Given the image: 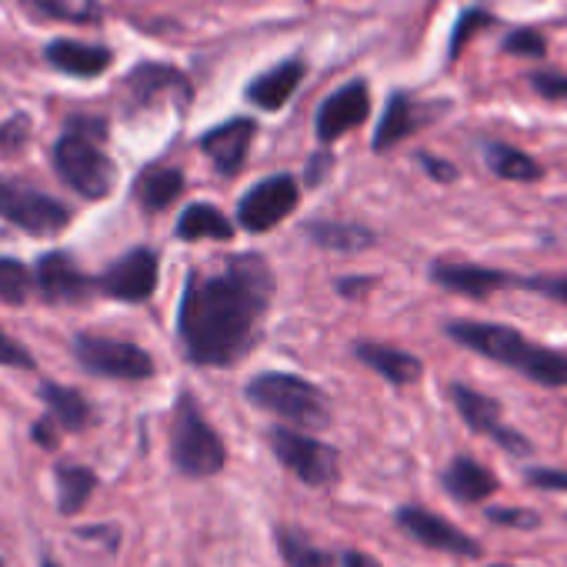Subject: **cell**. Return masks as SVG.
Instances as JSON below:
<instances>
[{"instance_id":"obj_25","label":"cell","mask_w":567,"mask_h":567,"mask_svg":"<svg viewBox=\"0 0 567 567\" xmlns=\"http://www.w3.org/2000/svg\"><path fill=\"white\" fill-rule=\"evenodd\" d=\"M484 161H487V167L497 174V177H504V181H514V184H530V181H540L544 177V171H540V164L530 157V154H524V151H517V147H511V144H501V141H484Z\"/></svg>"},{"instance_id":"obj_28","label":"cell","mask_w":567,"mask_h":567,"mask_svg":"<svg viewBox=\"0 0 567 567\" xmlns=\"http://www.w3.org/2000/svg\"><path fill=\"white\" fill-rule=\"evenodd\" d=\"M21 8L41 21H64V24H97L101 11L91 0H21Z\"/></svg>"},{"instance_id":"obj_20","label":"cell","mask_w":567,"mask_h":567,"mask_svg":"<svg viewBox=\"0 0 567 567\" xmlns=\"http://www.w3.org/2000/svg\"><path fill=\"white\" fill-rule=\"evenodd\" d=\"M124 91L131 97V107H144L151 104L157 94H181V97H190V87H187V78L174 68H164V64H141L127 81H124Z\"/></svg>"},{"instance_id":"obj_40","label":"cell","mask_w":567,"mask_h":567,"mask_svg":"<svg viewBox=\"0 0 567 567\" xmlns=\"http://www.w3.org/2000/svg\"><path fill=\"white\" fill-rule=\"evenodd\" d=\"M491 520H504L507 527H537L540 517L537 514H527V511H491Z\"/></svg>"},{"instance_id":"obj_27","label":"cell","mask_w":567,"mask_h":567,"mask_svg":"<svg viewBox=\"0 0 567 567\" xmlns=\"http://www.w3.org/2000/svg\"><path fill=\"white\" fill-rule=\"evenodd\" d=\"M177 237L181 240H230L234 237V224L214 207V204H190L181 217H177Z\"/></svg>"},{"instance_id":"obj_12","label":"cell","mask_w":567,"mask_h":567,"mask_svg":"<svg viewBox=\"0 0 567 567\" xmlns=\"http://www.w3.org/2000/svg\"><path fill=\"white\" fill-rule=\"evenodd\" d=\"M371 114V94L364 81H351L344 87H338L318 111L315 131L321 137V144H334L341 134L361 127Z\"/></svg>"},{"instance_id":"obj_42","label":"cell","mask_w":567,"mask_h":567,"mask_svg":"<svg viewBox=\"0 0 567 567\" xmlns=\"http://www.w3.org/2000/svg\"><path fill=\"white\" fill-rule=\"evenodd\" d=\"M341 567H381V564H378L374 557L361 554V550H348L344 560H341Z\"/></svg>"},{"instance_id":"obj_17","label":"cell","mask_w":567,"mask_h":567,"mask_svg":"<svg viewBox=\"0 0 567 567\" xmlns=\"http://www.w3.org/2000/svg\"><path fill=\"white\" fill-rule=\"evenodd\" d=\"M44 61L71 78H97L114 64V51L104 44H84L71 38H58L44 48Z\"/></svg>"},{"instance_id":"obj_41","label":"cell","mask_w":567,"mask_h":567,"mask_svg":"<svg viewBox=\"0 0 567 567\" xmlns=\"http://www.w3.org/2000/svg\"><path fill=\"white\" fill-rule=\"evenodd\" d=\"M421 164H424V171H427L434 181H454V177H457V167H454V164H447V161H441V157H427V154H421Z\"/></svg>"},{"instance_id":"obj_43","label":"cell","mask_w":567,"mask_h":567,"mask_svg":"<svg viewBox=\"0 0 567 567\" xmlns=\"http://www.w3.org/2000/svg\"><path fill=\"white\" fill-rule=\"evenodd\" d=\"M41 567H61V564H58L54 557H48V554H44V557H41Z\"/></svg>"},{"instance_id":"obj_36","label":"cell","mask_w":567,"mask_h":567,"mask_svg":"<svg viewBox=\"0 0 567 567\" xmlns=\"http://www.w3.org/2000/svg\"><path fill=\"white\" fill-rule=\"evenodd\" d=\"M524 291H537L550 301H560L567 305V277H524L520 280Z\"/></svg>"},{"instance_id":"obj_21","label":"cell","mask_w":567,"mask_h":567,"mask_svg":"<svg viewBox=\"0 0 567 567\" xmlns=\"http://www.w3.org/2000/svg\"><path fill=\"white\" fill-rule=\"evenodd\" d=\"M41 401L48 404V414L61 424V431L78 434V431L91 427V421H94L91 401L78 388L58 384V381H44L41 384Z\"/></svg>"},{"instance_id":"obj_4","label":"cell","mask_w":567,"mask_h":567,"mask_svg":"<svg viewBox=\"0 0 567 567\" xmlns=\"http://www.w3.org/2000/svg\"><path fill=\"white\" fill-rule=\"evenodd\" d=\"M171 461L184 477H214L227 464L220 434L207 424L194 394H181L171 421Z\"/></svg>"},{"instance_id":"obj_15","label":"cell","mask_w":567,"mask_h":567,"mask_svg":"<svg viewBox=\"0 0 567 567\" xmlns=\"http://www.w3.org/2000/svg\"><path fill=\"white\" fill-rule=\"evenodd\" d=\"M434 280L447 291H457L464 298L484 301L501 288H520L524 277H514L497 267H481V264H434Z\"/></svg>"},{"instance_id":"obj_8","label":"cell","mask_w":567,"mask_h":567,"mask_svg":"<svg viewBox=\"0 0 567 567\" xmlns=\"http://www.w3.org/2000/svg\"><path fill=\"white\" fill-rule=\"evenodd\" d=\"M0 217L28 234H58L71 224V210L28 184L0 177Z\"/></svg>"},{"instance_id":"obj_39","label":"cell","mask_w":567,"mask_h":567,"mask_svg":"<svg viewBox=\"0 0 567 567\" xmlns=\"http://www.w3.org/2000/svg\"><path fill=\"white\" fill-rule=\"evenodd\" d=\"M31 437L41 444V447H48V451H54L58 447V441H61V424L48 414V417H41L34 427H31Z\"/></svg>"},{"instance_id":"obj_26","label":"cell","mask_w":567,"mask_h":567,"mask_svg":"<svg viewBox=\"0 0 567 567\" xmlns=\"http://www.w3.org/2000/svg\"><path fill=\"white\" fill-rule=\"evenodd\" d=\"M181 190H184V174L174 171V167H147L134 184V194H137L141 207L151 210V214L171 207L181 197Z\"/></svg>"},{"instance_id":"obj_6","label":"cell","mask_w":567,"mask_h":567,"mask_svg":"<svg viewBox=\"0 0 567 567\" xmlns=\"http://www.w3.org/2000/svg\"><path fill=\"white\" fill-rule=\"evenodd\" d=\"M71 354L94 378H107V381H147V378H154V358L131 341L101 338V334H78L71 341Z\"/></svg>"},{"instance_id":"obj_11","label":"cell","mask_w":567,"mask_h":567,"mask_svg":"<svg viewBox=\"0 0 567 567\" xmlns=\"http://www.w3.org/2000/svg\"><path fill=\"white\" fill-rule=\"evenodd\" d=\"M38 280V291L48 305H81L87 301V295L97 288V280H91L71 254L64 250H51L38 260L34 270Z\"/></svg>"},{"instance_id":"obj_33","label":"cell","mask_w":567,"mask_h":567,"mask_svg":"<svg viewBox=\"0 0 567 567\" xmlns=\"http://www.w3.org/2000/svg\"><path fill=\"white\" fill-rule=\"evenodd\" d=\"M0 368H21V371H34L38 368L34 354L21 341H14L4 328H0Z\"/></svg>"},{"instance_id":"obj_29","label":"cell","mask_w":567,"mask_h":567,"mask_svg":"<svg viewBox=\"0 0 567 567\" xmlns=\"http://www.w3.org/2000/svg\"><path fill=\"white\" fill-rule=\"evenodd\" d=\"M308 234L321 244V247H331V250H364L374 244L371 230L358 227V224H334V220H324V224H311Z\"/></svg>"},{"instance_id":"obj_10","label":"cell","mask_w":567,"mask_h":567,"mask_svg":"<svg viewBox=\"0 0 567 567\" xmlns=\"http://www.w3.org/2000/svg\"><path fill=\"white\" fill-rule=\"evenodd\" d=\"M157 267L161 260L151 247H134L101 274L97 288L114 301L144 305L157 291Z\"/></svg>"},{"instance_id":"obj_23","label":"cell","mask_w":567,"mask_h":567,"mask_svg":"<svg viewBox=\"0 0 567 567\" xmlns=\"http://www.w3.org/2000/svg\"><path fill=\"white\" fill-rule=\"evenodd\" d=\"M97 474L84 464H68L61 461L54 467V491H58V514L61 517H74L87 507L91 494L97 491Z\"/></svg>"},{"instance_id":"obj_7","label":"cell","mask_w":567,"mask_h":567,"mask_svg":"<svg viewBox=\"0 0 567 567\" xmlns=\"http://www.w3.org/2000/svg\"><path fill=\"white\" fill-rule=\"evenodd\" d=\"M267 441H270V451L277 454V461L295 477H301L305 484L324 487V484L338 481V451L331 444L315 441L295 427H270Z\"/></svg>"},{"instance_id":"obj_35","label":"cell","mask_w":567,"mask_h":567,"mask_svg":"<svg viewBox=\"0 0 567 567\" xmlns=\"http://www.w3.org/2000/svg\"><path fill=\"white\" fill-rule=\"evenodd\" d=\"M484 24H491V14H487V11H481V8L467 11V14L457 21V28H454V38H451V58H457V54L464 51V44L471 41V34H474L477 28H484Z\"/></svg>"},{"instance_id":"obj_24","label":"cell","mask_w":567,"mask_h":567,"mask_svg":"<svg viewBox=\"0 0 567 567\" xmlns=\"http://www.w3.org/2000/svg\"><path fill=\"white\" fill-rule=\"evenodd\" d=\"M421 124V107L408 97V94H394L384 107V117L378 124L374 134V151H391L394 144H401L408 134H414Z\"/></svg>"},{"instance_id":"obj_18","label":"cell","mask_w":567,"mask_h":567,"mask_svg":"<svg viewBox=\"0 0 567 567\" xmlns=\"http://www.w3.org/2000/svg\"><path fill=\"white\" fill-rule=\"evenodd\" d=\"M305 74H308V64L301 58H288L284 64L270 68L267 74L254 78V84L247 87V101L260 111H280L295 97Z\"/></svg>"},{"instance_id":"obj_22","label":"cell","mask_w":567,"mask_h":567,"mask_svg":"<svg viewBox=\"0 0 567 567\" xmlns=\"http://www.w3.org/2000/svg\"><path fill=\"white\" fill-rule=\"evenodd\" d=\"M354 354H358V361L361 364H368L371 371H378L381 378H388L391 384H414V381H421V361L414 358V354H408V351H398V348H388V344H371V341H364V344H358L354 348Z\"/></svg>"},{"instance_id":"obj_34","label":"cell","mask_w":567,"mask_h":567,"mask_svg":"<svg viewBox=\"0 0 567 567\" xmlns=\"http://www.w3.org/2000/svg\"><path fill=\"white\" fill-rule=\"evenodd\" d=\"M31 134V117L28 114H14L11 121L0 124V154H14L18 147L28 144Z\"/></svg>"},{"instance_id":"obj_5","label":"cell","mask_w":567,"mask_h":567,"mask_svg":"<svg viewBox=\"0 0 567 567\" xmlns=\"http://www.w3.org/2000/svg\"><path fill=\"white\" fill-rule=\"evenodd\" d=\"M247 398L284 417L295 427H328L331 424V404L324 398L321 388H315L311 381L298 378V374H284V371H267V374H257L250 384H247Z\"/></svg>"},{"instance_id":"obj_16","label":"cell","mask_w":567,"mask_h":567,"mask_svg":"<svg viewBox=\"0 0 567 567\" xmlns=\"http://www.w3.org/2000/svg\"><path fill=\"white\" fill-rule=\"evenodd\" d=\"M254 134H257V124L250 117H234V121L207 131L200 137V151L210 157V164L217 167V174L234 177L244 167V157L250 151Z\"/></svg>"},{"instance_id":"obj_9","label":"cell","mask_w":567,"mask_h":567,"mask_svg":"<svg viewBox=\"0 0 567 567\" xmlns=\"http://www.w3.org/2000/svg\"><path fill=\"white\" fill-rule=\"evenodd\" d=\"M301 200V187L291 174H274L260 184H254L240 204H237V224L250 234H264L270 227H277L284 217H288Z\"/></svg>"},{"instance_id":"obj_19","label":"cell","mask_w":567,"mask_h":567,"mask_svg":"<svg viewBox=\"0 0 567 567\" xmlns=\"http://www.w3.org/2000/svg\"><path fill=\"white\" fill-rule=\"evenodd\" d=\"M444 487L451 497H457L464 504H481L497 491V477L487 464H481L474 457H454L451 467L444 471Z\"/></svg>"},{"instance_id":"obj_13","label":"cell","mask_w":567,"mask_h":567,"mask_svg":"<svg viewBox=\"0 0 567 567\" xmlns=\"http://www.w3.org/2000/svg\"><path fill=\"white\" fill-rule=\"evenodd\" d=\"M451 401H454L457 414L467 421L471 431L494 437L501 447H507V451H514V454H527V451H530L527 437H520L517 431H507V427L501 424V408H497L494 398H484L481 391H471V388H464V384H454V388H451Z\"/></svg>"},{"instance_id":"obj_31","label":"cell","mask_w":567,"mask_h":567,"mask_svg":"<svg viewBox=\"0 0 567 567\" xmlns=\"http://www.w3.org/2000/svg\"><path fill=\"white\" fill-rule=\"evenodd\" d=\"M34 284H38L34 274L21 260L0 257V301H4V305H24Z\"/></svg>"},{"instance_id":"obj_32","label":"cell","mask_w":567,"mask_h":567,"mask_svg":"<svg viewBox=\"0 0 567 567\" xmlns=\"http://www.w3.org/2000/svg\"><path fill=\"white\" fill-rule=\"evenodd\" d=\"M504 51L507 54H514V58H544L547 54V41L537 34V31H530V28H520V31H514L507 41H504Z\"/></svg>"},{"instance_id":"obj_2","label":"cell","mask_w":567,"mask_h":567,"mask_svg":"<svg viewBox=\"0 0 567 567\" xmlns=\"http://www.w3.org/2000/svg\"><path fill=\"white\" fill-rule=\"evenodd\" d=\"M447 338L471 348L481 358H491L504 368L520 371L527 381L544 388H567V354L534 344L514 328L491 321H447Z\"/></svg>"},{"instance_id":"obj_30","label":"cell","mask_w":567,"mask_h":567,"mask_svg":"<svg viewBox=\"0 0 567 567\" xmlns=\"http://www.w3.org/2000/svg\"><path fill=\"white\" fill-rule=\"evenodd\" d=\"M280 554L291 567H334V557L321 547H315L301 530H280Z\"/></svg>"},{"instance_id":"obj_38","label":"cell","mask_w":567,"mask_h":567,"mask_svg":"<svg viewBox=\"0 0 567 567\" xmlns=\"http://www.w3.org/2000/svg\"><path fill=\"white\" fill-rule=\"evenodd\" d=\"M527 481H530L534 487L567 491V471H557V467H534V471H527Z\"/></svg>"},{"instance_id":"obj_1","label":"cell","mask_w":567,"mask_h":567,"mask_svg":"<svg viewBox=\"0 0 567 567\" xmlns=\"http://www.w3.org/2000/svg\"><path fill=\"white\" fill-rule=\"evenodd\" d=\"M274 298V274L254 257H230L220 270H190L177 308L184 354L197 368H230L257 341Z\"/></svg>"},{"instance_id":"obj_3","label":"cell","mask_w":567,"mask_h":567,"mask_svg":"<svg viewBox=\"0 0 567 567\" xmlns=\"http://www.w3.org/2000/svg\"><path fill=\"white\" fill-rule=\"evenodd\" d=\"M104 134H107V124L101 117L74 114L68 121V131L54 144V167L61 181L87 200L107 197L117 181V167L101 147Z\"/></svg>"},{"instance_id":"obj_14","label":"cell","mask_w":567,"mask_h":567,"mask_svg":"<svg viewBox=\"0 0 567 567\" xmlns=\"http://www.w3.org/2000/svg\"><path fill=\"white\" fill-rule=\"evenodd\" d=\"M398 524L421 540L431 550H447V554H461V557H477L481 547L474 537H467L464 530H457L454 524H447L441 514H431L424 507H401L398 511Z\"/></svg>"},{"instance_id":"obj_37","label":"cell","mask_w":567,"mask_h":567,"mask_svg":"<svg viewBox=\"0 0 567 567\" xmlns=\"http://www.w3.org/2000/svg\"><path fill=\"white\" fill-rule=\"evenodd\" d=\"M530 84L547 101H567V74H534Z\"/></svg>"}]
</instances>
